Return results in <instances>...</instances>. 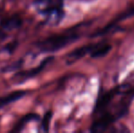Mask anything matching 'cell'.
Wrapping results in <instances>:
<instances>
[{"label":"cell","instance_id":"cell-7","mask_svg":"<svg viewBox=\"0 0 134 133\" xmlns=\"http://www.w3.org/2000/svg\"><path fill=\"white\" fill-rule=\"evenodd\" d=\"M22 25V18L18 15H14L9 18H4L0 22V26L7 30L16 29Z\"/></svg>","mask_w":134,"mask_h":133},{"label":"cell","instance_id":"cell-3","mask_svg":"<svg viewBox=\"0 0 134 133\" xmlns=\"http://www.w3.org/2000/svg\"><path fill=\"white\" fill-rule=\"evenodd\" d=\"M50 60V59H47L39 65L38 67H35L33 69H29V70H24V71H21L19 73H16V75L14 76V80H16V82H23L25 80L28 79L30 78H33L34 76H36L37 74H38L42 69H44L45 66L48 63V61Z\"/></svg>","mask_w":134,"mask_h":133},{"label":"cell","instance_id":"cell-2","mask_svg":"<svg viewBox=\"0 0 134 133\" xmlns=\"http://www.w3.org/2000/svg\"><path fill=\"white\" fill-rule=\"evenodd\" d=\"M118 119V117L114 114L105 113L99 119H96L91 125L90 131L91 132H103L109 127L111 123Z\"/></svg>","mask_w":134,"mask_h":133},{"label":"cell","instance_id":"cell-5","mask_svg":"<svg viewBox=\"0 0 134 133\" xmlns=\"http://www.w3.org/2000/svg\"><path fill=\"white\" fill-rule=\"evenodd\" d=\"M26 94H27L26 90H16L8 93V94L5 95V96L0 97V109L2 108H4V107L9 105L10 103L16 102L18 100L22 99Z\"/></svg>","mask_w":134,"mask_h":133},{"label":"cell","instance_id":"cell-1","mask_svg":"<svg viewBox=\"0 0 134 133\" xmlns=\"http://www.w3.org/2000/svg\"><path fill=\"white\" fill-rule=\"evenodd\" d=\"M79 39V35L75 31H67L61 34L50 36L36 43V47L41 52L53 53L62 49L68 45L72 44Z\"/></svg>","mask_w":134,"mask_h":133},{"label":"cell","instance_id":"cell-9","mask_svg":"<svg viewBox=\"0 0 134 133\" xmlns=\"http://www.w3.org/2000/svg\"><path fill=\"white\" fill-rule=\"evenodd\" d=\"M134 16V7H132V8H131L130 10H127L126 12H124V13H122L121 15H120L119 16V18H117V19L115 20L114 22L112 23V25H109V26H108L107 27H111V26H113L114 24H116L117 22H119V21H120V20H123V19H126L127 18H130V16Z\"/></svg>","mask_w":134,"mask_h":133},{"label":"cell","instance_id":"cell-11","mask_svg":"<svg viewBox=\"0 0 134 133\" xmlns=\"http://www.w3.org/2000/svg\"><path fill=\"white\" fill-rule=\"evenodd\" d=\"M5 37V35H4V34L2 33L1 31H0V38H1V37Z\"/></svg>","mask_w":134,"mask_h":133},{"label":"cell","instance_id":"cell-8","mask_svg":"<svg viewBox=\"0 0 134 133\" xmlns=\"http://www.w3.org/2000/svg\"><path fill=\"white\" fill-rule=\"evenodd\" d=\"M115 92H116V91H114V90L108 91V92L104 93L103 95L99 96L97 100V102H96V106H95L94 111L100 112V111H102L103 109H105V108L109 106V104L111 101V100L113 99V97H114V95H115Z\"/></svg>","mask_w":134,"mask_h":133},{"label":"cell","instance_id":"cell-6","mask_svg":"<svg viewBox=\"0 0 134 133\" xmlns=\"http://www.w3.org/2000/svg\"><path fill=\"white\" fill-rule=\"evenodd\" d=\"M111 49V45L107 42H99L93 45V48L90 52V56L93 59H99L106 56Z\"/></svg>","mask_w":134,"mask_h":133},{"label":"cell","instance_id":"cell-4","mask_svg":"<svg viewBox=\"0 0 134 133\" xmlns=\"http://www.w3.org/2000/svg\"><path fill=\"white\" fill-rule=\"evenodd\" d=\"M92 48H93V44L86 45V46L80 47V48L73 50L72 52H70V53L68 55V57H67L68 63H69V64H70V63H74L75 61L80 59L81 57H85V56L88 55V54H90Z\"/></svg>","mask_w":134,"mask_h":133},{"label":"cell","instance_id":"cell-10","mask_svg":"<svg viewBox=\"0 0 134 133\" xmlns=\"http://www.w3.org/2000/svg\"><path fill=\"white\" fill-rule=\"evenodd\" d=\"M127 94L130 95L131 97H134V86L131 88V89H130V90L127 92Z\"/></svg>","mask_w":134,"mask_h":133}]
</instances>
